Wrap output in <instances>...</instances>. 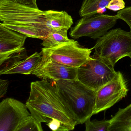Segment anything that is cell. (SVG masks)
<instances>
[{"label": "cell", "mask_w": 131, "mask_h": 131, "mask_svg": "<svg viewBox=\"0 0 131 131\" xmlns=\"http://www.w3.org/2000/svg\"><path fill=\"white\" fill-rule=\"evenodd\" d=\"M31 115L40 122H60L66 131L74 130L76 122L60 96L54 81L42 79L32 82L26 103Z\"/></svg>", "instance_id": "obj_1"}, {"label": "cell", "mask_w": 131, "mask_h": 131, "mask_svg": "<svg viewBox=\"0 0 131 131\" xmlns=\"http://www.w3.org/2000/svg\"><path fill=\"white\" fill-rule=\"evenodd\" d=\"M59 93L77 125L91 118L95 106L96 91L77 79L53 81Z\"/></svg>", "instance_id": "obj_2"}, {"label": "cell", "mask_w": 131, "mask_h": 131, "mask_svg": "<svg viewBox=\"0 0 131 131\" xmlns=\"http://www.w3.org/2000/svg\"><path fill=\"white\" fill-rule=\"evenodd\" d=\"M59 11L40 10L9 0H0V20L31 27L42 35L44 39L53 29V22Z\"/></svg>", "instance_id": "obj_3"}, {"label": "cell", "mask_w": 131, "mask_h": 131, "mask_svg": "<svg viewBox=\"0 0 131 131\" xmlns=\"http://www.w3.org/2000/svg\"><path fill=\"white\" fill-rule=\"evenodd\" d=\"M93 57L100 58L114 67L121 59L131 58V32L120 28L110 30L97 39Z\"/></svg>", "instance_id": "obj_4"}, {"label": "cell", "mask_w": 131, "mask_h": 131, "mask_svg": "<svg viewBox=\"0 0 131 131\" xmlns=\"http://www.w3.org/2000/svg\"><path fill=\"white\" fill-rule=\"evenodd\" d=\"M120 72L102 59L90 57L89 59L77 69V79L82 83L97 91L118 77Z\"/></svg>", "instance_id": "obj_5"}, {"label": "cell", "mask_w": 131, "mask_h": 131, "mask_svg": "<svg viewBox=\"0 0 131 131\" xmlns=\"http://www.w3.org/2000/svg\"><path fill=\"white\" fill-rule=\"evenodd\" d=\"M119 19L117 14L113 16L99 13L83 17L71 28L70 36L74 39L87 37L98 39L113 28Z\"/></svg>", "instance_id": "obj_6"}, {"label": "cell", "mask_w": 131, "mask_h": 131, "mask_svg": "<svg viewBox=\"0 0 131 131\" xmlns=\"http://www.w3.org/2000/svg\"><path fill=\"white\" fill-rule=\"evenodd\" d=\"M92 49L82 47L77 41L73 39L52 48H42L43 56L65 66L79 68L88 61Z\"/></svg>", "instance_id": "obj_7"}, {"label": "cell", "mask_w": 131, "mask_h": 131, "mask_svg": "<svg viewBox=\"0 0 131 131\" xmlns=\"http://www.w3.org/2000/svg\"><path fill=\"white\" fill-rule=\"evenodd\" d=\"M128 91L127 82L120 72L116 79L96 91L95 106L93 115L113 106L127 96Z\"/></svg>", "instance_id": "obj_8"}, {"label": "cell", "mask_w": 131, "mask_h": 131, "mask_svg": "<svg viewBox=\"0 0 131 131\" xmlns=\"http://www.w3.org/2000/svg\"><path fill=\"white\" fill-rule=\"evenodd\" d=\"M26 104L14 98L0 103V131H16L26 118L31 115Z\"/></svg>", "instance_id": "obj_9"}, {"label": "cell", "mask_w": 131, "mask_h": 131, "mask_svg": "<svg viewBox=\"0 0 131 131\" xmlns=\"http://www.w3.org/2000/svg\"><path fill=\"white\" fill-rule=\"evenodd\" d=\"M77 69L65 66L42 56L40 64L31 74L43 79H49L52 81L75 80L77 79Z\"/></svg>", "instance_id": "obj_10"}, {"label": "cell", "mask_w": 131, "mask_h": 131, "mask_svg": "<svg viewBox=\"0 0 131 131\" xmlns=\"http://www.w3.org/2000/svg\"><path fill=\"white\" fill-rule=\"evenodd\" d=\"M27 37L0 23V55L7 54L23 48Z\"/></svg>", "instance_id": "obj_11"}, {"label": "cell", "mask_w": 131, "mask_h": 131, "mask_svg": "<svg viewBox=\"0 0 131 131\" xmlns=\"http://www.w3.org/2000/svg\"><path fill=\"white\" fill-rule=\"evenodd\" d=\"M42 59V52H36L12 65L2 74H23L30 75L40 64Z\"/></svg>", "instance_id": "obj_12"}, {"label": "cell", "mask_w": 131, "mask_h": 131, "mask_svg": "<svg viewBox=\"0 0 131 131\" xmlns=\"http://www.w3.org/2000/svg\"><path fill=\"white\" fill-rule=\"evenodd\" d=\"M108 131H131V103L112 116Z\"/></svg>", "instance_id": "obj_13"}, {"label": "cell", "mask_w": 131, "mask_h": 131, "mask_svg": "<svg viewBox=\"0 0 131 131\" xmlns=\"http://www.w3.org/2000/svg\"><path fill=\"white\" fill-rule=\"evenodd\" d=\"M68 30L66 28L51 30L47 37L43 40L42 45L43 48H53L72 41L73 39H70L67 36Z\"/></svg>", "instance_id": "obj_14"}, {"label": "cell", "mask_w": 131, "mask_h": 131, "mask_svg": "<svg viewBox=\"0 0 131 131\" xmlns=\"http://www.w3.org/2000/svg\"><path fill=\"white\" fill-rule=\"evenodd\" d=\"M112 0H84L79 11L81 17L99 14L106 9Z\"/></svg>", "instance_id": "obj_15"}, {"label": "cell", "mask_w": 131, "mask_h": 131, "mask_svg": "<svg viewBox=\"0 0 131 131\" xmlns=\"http://www.w3.org/2000/svg\"><path fill=\"white\" fill-rule=\"evenodd\" d=\"M28 57L24 47L4 55H0V74L17 62Z\"/></svg>", "instance_id": "obj_16"}, {"label": "cell", "mask_w": 131, "mask_h": 131, "mask_svg": "<svg viewBox=\"0 0 131 131\" xmlns=\"http://www.w3.org/2000/svg\"><path fill=\"white\" fill-rule=\"evenodd\" d=\"M1 23L6 27L24 34L27 37L40 39L42 40L44 39L42 35L38 30L31 27L14 24Z\"/></svg>", "instance_id": "obj_17"}, {"label": "cell", "mask_w": 131, "mask_h": 131, "mask_svg": "<svg viewBox=\"0 0 131 131\" xmlns=\"http://www.w3.org/2000/svg\"><path fill=\"white\" fill-rule=\"evenodd\" d=\"M43 131L41 123L31 115L21 122L16 131Z\"/></svg>", "instance_id": "obj_18"}, {"label": "cell", "mask_w": 131, "mask_h": 131, "mask_svg": "<svg viewBox=\"0 0 131 131\" xmlns=\"http://www.w3.org/2000/svg\"><path fill=\"white\" fill-rule=\"evenodd\" d=\"M86 131H108L111 120L95 119L90 120L89 119L85 123Z\"/></svg>", "instance_id": "obj_19"}, {"label": "cell", "mask_w": 131, "mask_h": 131, "mask_svg": "<svg viewBox=\"0 0 131 131\" xmlns=\"http://www.w3.org/2000/svg\"><path fill=\"white\" fill-rule=\"evenodd\" d=\"M125 3L123 0H112L106 7V9L113 11H120L125 9Z\"/></svg>", "instance_id": "obj_20"}, {"label": "cell", "mask_w": 131, "mask_h": 131, "mask_svg": "<svg viewBox=\"0 0 131 131\" xmlns=\"http://www.w3.org/2000/svg\"><path fill=\"white\" fill-rule=\"evenodd\" d=\"M14 3L26 6L31 8L39 9L37 4V0H9Z\"/></svg>", "instance_id": "obj_21"}, {"label": "cell", "mask_w": 131, "mask_h": 131, "mask_svg": "<svg viewBox=\"0 0 131 131\" xmlns=\"http://www.w3.org/2000/svg\"><path fill=\"white\" fill-rule=\"evenodd\" d=\"M9 82L6 80L0 79V97L2 98L6 93Z\"/></svg>", "instance_id": "obj_22"}, {"label": "cell", "mask_w": 131, "mask_h": 131, "mask_svg": "<svg viewBox=\"0 0 131 131\" xmlns=\"http://www.w3.org/2000/svg\"></svg>", "instance_id": "obj_23"}]
</instances>
